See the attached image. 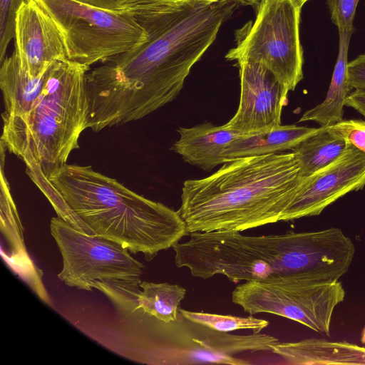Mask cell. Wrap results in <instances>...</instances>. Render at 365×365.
Wrapping results in <instances>:
<instances>
[{"mask_svg": "<svg viewBox=\"0 0 365 365\" xmlns=\"http://www.w3.org/2000/svg\"><path fill=\"white\" fill-rule=\"evenodd\" d=\"M239 4L240 0H190L150 31L142 46L89 70L87 128L98 132L134 121L174 100Z\"/></svg>", "mask_w": 365, "mask_h": 365, "instance_id": "cell-1", "label": "cell"}, {"mask_svg": "<svg viewBox=\"0 0 365 365\" xmlns=\"http://www.w3.org/2000/svg\"><path fill=\"white\" fill-rule=\"evenodd\" d=\"M173 249L175 265L188 269L192 276L207 279L220 274L234 283L292 274L339 279L355 254L352 240L336 227L262 236L197 232Z\"/></svg>", "mask_w": 365, "mask_h": 365, "instance_id": "cell-2", "label": "cell"}, {"mask_svg": "<svg viewBox=\"0 0 365 365\" xmlns=\"http://www.w3.org/2000/svg\"><path fill=\"white\" fill-rule=\"evenodd\" d=\"M306 178L292 151L236 158L205 178L185 180L178 212L188 234L275 223Z\"/></svg>", "mask_w": 365, "mask_h": 365, "instance_id": "cell-3", "label": "cell"}, {"mask_svg": "<svg viewBox=\"0 0 365 365\" xmlns=\"http://www.w3.org/2000/svg\"><path fill=\"white\" fill-rule=\"evenodd\" d=\"M48 180L95 233L147 261L188 234L178 211L137 194L90 165L66 164Z\"/></svg>", "mask_w": 365, "mask_h": 365, "instance_id": "cell-4", "label": "cell"}, {"mask_svg": "<svg viewBox=\"0 0 365 365\" xmlns=\"http://www.w3.org/2000/svg\"><path fill=\"white\" fill-rule=\"evenodd\" d=\"M89 70L90 66L68 58L53 62L30 111L22 117L2 119L1 143L22 158L27 168L40 170L47 179L67 164L87 129L86 76Z\"/></svg>", "mask_w": 365, "mask_h": 365, "instance_id": "cell-5", "label": "cell"}, {"mask_svg": "<svg viewBox=\"0 0 365 365\" xmlns=\"http://www.w3.org/2000/svg\"><path fill=\"white\" fill-rule=\"evenodd\" d=\"M63 37L67 58L90 66L140 48L149 38L133 16L75 0H36Z\"/></svg>", "mask_w": 365, "mask_h": 365, "instance_id": "cell-6", "label": "cell"}, {"mask_svg": "<svg viewBox=\"0 0 365 365\" xmlns=\"http://www.w3.org/2000/svg\"><path fill=\"white\" fill-rule=\"evenodd\" d=\"M345 295L339 279L292 274L246 281L235 288L232 301L250 315H278L329 336L333 312Z\"/></svg>", "mask_w": 365, "mask_h": 365, "instance_id": "cell-7", "label": "cell"}, {"mask_svg": "<svg viewBox=\"0 0 365 365\" xmlns=\"http://www.w3.org/2000/svg\"><path fill=\"white\" fill-rule=\"evenodd\" d=\"M300 13L291 0H262L255 21L225 58L261 63L287 91H294L303 78Z\"/></svg>", "mask_w": 365, "mask_h": 365, "instance_id": "cell-8", "label": "cell"}, {"mask_svg": "<svg viewBox=\"0 0 365 365\" xmlns=\"http://www.w3.org/2000/svg\"><path fill=\"white\" fill-rule=\"evenodd\" d=\"M50 231L63 259L58 278L66 285L91 291L98 280H140L144 265L121 244L83 233L58 216L51 218Z\"/></svg>", "mask_w": 365, "mask_h": 365, "instance_id": "cell-9", "label": "cell"}, {"mask_svg": "<svg viewBox=\"0 0 365 365\" xmlns=\"http://www.w3.org/2000/svg\"><path fill=\"white\" fill-rule=\"evenodd\" d=\"M365 186V153L351 145L334 162L307 177L280 221L319 215L346 194Z\"/></svg>", "mask_w": 365, "mask_h": 365, "instance_id": "cell-10", "label": "cell"}, {"mask_svg": "<svg viewBox=\"0 0 365 365\" xmlns=\"http://www.w3.org/2000/svg\"><path fill=\"white\" fill-rule=\"evenodd\" d=\"M240 98L235 115L224 126L240 133L267 130L281 124L287 91L274 75L261 63L237 62Z\"/></svg>", "mask_w": 365, "mask_h": 365, "instance_id": "cell-11", "label": "cell"}, {"mask_svg": "<svg viewBox=\"0 0 365 365\" xmlns=\"http://www.w3.org/2000/svg\"><path fill=\"white\" fill-rule=\"evenodd\" d=\"M14 39L20 64L31 77L43 75L53 62L67 58L60 31L36 0H25L19 8Z\"/></svg>", "mask_w": 365, "mask_h": 365, "instance_id": "cell-12", "label": "cell"}, {"mask_svg": "<svg viewBox=\"0 0 365 365\" xmlns=\"http://www.w3.org/2000/svg\"><path fill=\"white\" fill-rule=\"evenodd\" d=\"M92 287L123 309L131 312L140 310L165 322L177 319L179 306L186 294L183 287L168 282L98 280Z\"/></svg>", "mask_w": 365, "mask_h": 365, "instance_id": "cell-13", "label": "cell"}, {"mask_svg": "<svg viewBox=\"0 0 365 365\" xmlns=\"http://www.w3.org/2000/svg\"><path fill=\"white\" fill-rule=\"evenodd\" d=\"M180 138L171 150L180 154L187 163L204 170H211L226 162L223 153L226 148L241 134L223 125L210 123L192 128H180Z\"/></svg>", "mask_w": 365, "mask_h": 365, "instance_id": "cell-14", "label": "cell"}, {"mask_svg": "<svg viewBox=\"0 0 365 365\" xmlns=\"http://www.w3.org/2000/svg\"><path fill=\"white\" fill-rule=\"evenodd\" d=\"M272 354L294 365H365V347L347 341L309 338L294 342H278Z\"/></svg>", "mask_w": 365, "mask_h": 365, "instance_id": "cell-15", "label": "cell"}, {"mask_svg": "<svg viewBox=\"0 0 365 365\" xmlns=\"http://www.w3.org/2000/svg\"><path fill=\"white\" fill-rule=\"evenodd\" d=\"M319 128L295 125H279L267 130L242 133L226 148L223 156L226 162L236 158L284 153L292 150Z\"/></svg>", "mask_w": 365, "mask_h": 365, "instance_id": "cell-16", "label": "cell"}, {"mask_svg": "<svg viewBox=\"0 0 365 365\" xmlns=\"http://www.w3.org/2000/svg\"><path fill=\"white\" fill-rule=\"evenodd\" d=\"M47 71L34 78L21 67L15 50L5 57L0 68V87L4 103L2 119L22 117L30 111L42 91Z\"/></svg>", "mask_w": 365, "mask_h": 365, "instance_id": "cell-17", "label": "cell"}, {"mask_svg": "<svg viewBox=\"0 0 365 365\" xmlns=\"http://www.w3.org/2000/svg\"><path fill=\"white\" fill-rule=\"evenodd\" d=\"M352 34L351 31H339L338 56L327 96L322 103L307 110L299 122L312 120L321 126H329L343 120L344 101L350 90L347 64L349 46Z\"/></svg>", "mask_w": 365, "mask_h": 365, "instance_id": "cell-18", "label": "cell"}, {"mask_svg": "<svg viewBox=\"0 0 365 365\" xmlns=\"http://www.w3.org/2000/svg\"><path fill=\"white\" fill-rule=\"evenodd\" d=\"M327 127L320 126L316 133L292 150L298 162L301 177L311 176L327 167L346 150V141L331 134Z\"/></svg>", "mask_w": 365, "mask_h": 365, "instance_id": "cell-19", "label": "cell"}, {"mask_svg": "<svg viewBox=\"0 0 365 365\" xmlns=\"http://www.w3.org/2000/svg\"><path fill=\"white\" fill-rule=\"evenodd\" d=\"M179 310L186 318L222 332L251 329L255 333H259L269 324L268 321L254 317L253 315L242 317L230 314L193 312L182 308Z\"/></svg>", "mask_w": 365, "mask_h": 365, "instance_id": "cell-20", "label": "cell"}, {"mask_svg": "<svg viewBox=\"0 0 365 365\" xmlns=\"http://www.w3.org/2000/svg\"><path fill=\"white\" fill-rule=\"evenodd\" d=\"M1 226L17 251L26 252L22 235V227L15 205L10 192L9 185L4 173V158L1 160Z\"/></svg>", "mask_w": 365, "mask_h": 365, "instance_id": "cell-21", "label": "cell"}, {"mask_svg": "<svg viewBox=\"0 0 365 365\" xmlns=\"http://www.w3.org/2000/svg\"><path fill=\"white\" fill-rule=\"evenodd\" d=\"M96 8L129 14L137 20L152 10L158 0H75Z\"/></svg>", "mask_w": 365, "mask_h": 365, "instance_id": "cell-22", "label": "cell"}, {"mask_svg": "<svg viewBox=\"0 0 365 365\" xmlns=\"http://www.w3.org/2000/svg\"><path fill=\"white\" fill-rule=\"evenodd\" d=\"M25 0H0V62L6 55L11 40L14 38L16 12Z\"/></svg>", "mask_w": 365, "mask_h": 365, "instance_id": "cell-23", "label": "cell"}, {"mask_svg": "<svg viewBox=\"0 0 365 365\" xmlns=\"http://www.w3.org/2000/svg\"><path fill=\"white\" fill-rule=\"evenodd\" d=\"M333 135L341 138L365 153V120H342L327 127Z\"/></svg>", "mask_w": 365, "mask_h": 365, "instance_id": "cell-24", "label": "cell"}, {"mask_svg": "<svg viewBox=\"0 0 365 365\" xmlns=\"http://www.w3.org/2000/svg\"><path fill=\"white\" fill-rule=\"evenodd\" d=\"M359 0H327L332 22L339 31H354V18Z\"/></svg>", "mask_w": 365, "mask_h": 365, "instance_id": "cell-25", "label": "cell"}, {"mask_svg": "<svg viewBox=\"0 0 365 365\" xmlns=\"http://www.w3.org/2000/svg\"><path fill=\"white\" fill-rule=\"evenodd\" d=\"M347 76L350 89H365V53L348 62Z\"/></svg>", "mask_w": 365, "mask_h": 365, "instance_id": "cell-26", "label": "cell"}, {"mask_svg": "<svg viewBox=\"0 0 365 365\" xmlns=\"http://www.w3.org/2000/svg\"><path fill=\"white\" fill-rule=\"evenodd\" d=\"M344 106L353 108L365 117V89H355L349 94Z\"/></svg>", "mask_w": 365, "mask_h": 365, "instance_id": "cell-27", "label": "cell"}, {"mask_svg": "<svg viewBox=\"0 0 365 365\" xmlns=\"http://www.w3.org/2000/svg\"><path fill=\"white\" fill-rule=\"evenodd\" d=\"M294 5L299 9H302V6L308 1V0H291Z\"/></svg>", "mask_w": 365, "mask_h": 365, "instance_id": "cell-28", "label": "cell"}, {"mask_svg": "<svg viewBox=\"0 0 365 365\" xmlns=\"http://www.w3.org/2000/svg\"><path fill=\"white\" fill-rule=\"evenodd\" d=\"M361 342L362 344H365V326L364 327L361 331Z\"/></svg>", "mask_w": 365, "mask_h": 365, "instance_id": "cell-29", "label": "cell"}, {"mask_svg": "<svg viewBox=\"0 0 365 365\" xmlns=\"http://www.w3.org/2000/svg\"><path fill=\"white\" fill-rule=\"evenodd\" d=\"M197 1H220V0H197Z\"/></svg>", "mask_w": 365, "mask_h": 365, "instance_id": "cell-30", "label": "cell"}]
</instances>
